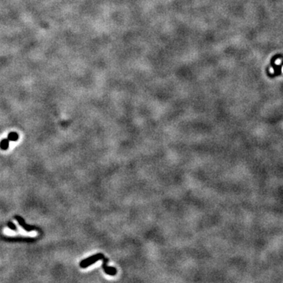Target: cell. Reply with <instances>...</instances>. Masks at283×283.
I'll use <instances>...</instances> for the list:
<instances>
[{
  "label": "cell",
  "instance_id": "1",
  "mask_svg": "<svg viewBox=\"0 0 283 283\" xmlns=\"http://www.w3.org/2000/svg\"><path fill=\"white\" fill-rule=\"evenodd\" d=\"M105 257L102 253H97V254H94L93 255V256H91V257L83 259V260L79 263V267L81 268H88V267H90V265L94 264V263H96L97 261L101 260V259H103Z\"/></svg>",
  "mask_w": 283,
  "mask_h": 283
},
{
  "label": "cell",
  "instance_id": "6",
  "mask_svg": "<svg viewBox=\"0 0 283 283\" xmlns=\"http://www.w3.org/2000/svg\"><path fill=\"white\" fill-rule=\"evenodd\" d=\"M7 226H8V227H9L10 229H11V230H13V231H17V226H16V225L14 223H12V222H8V223H7Z\"/></svg>",
  "mask_w": 283,
  "mask_h": 283
},
{
  "label": "cell",
  "instance_id": "4",
  "mask_svg": "<svg viewBox=\"0 0 283 283\" xmlns=\"http://www.w3.org/2000/svg\"><path fill=\"white\" fill-rule=\"evenodd\" d=\"M9 139L8 138H3L1 142H0V148L2 150H7L9 148Z\"/></svg>",
  "mask_w": 283,
  "mask_h": 283
},
{
  "label": "cell",
  "instance_id": "3",
  "mask_svg": "<svg viewBox=\"0 0 283 283\" xmlns=\"http://www.w3.org/2000/svg\"><path fill=\"white\" fill-rule=\"evenodd\" d=\"M14 218H15V220L18 222V223L20 224L21 226L26 231H34V230H38L37 227H35V226H31V225L27 224L26 223H25V220H24L21 216H20V215H15Z\"/></svg>",
  "mask_w": 283,
  "mask_h": 283
},
{
  "label": "cell",
  "instance_id": "2",
  "mask_svg": "<svg viewBox=\"0 0 283 283\" xmlns=\"http://www.w3.org/2000/svg\"><path fill=\"white\" fill-rule=\"evenodd\" d=\"M103 263H102V268H103V271H105V273H106L109 275H112V276H114L116 275V273H117V271L115 268L113 267H110V266H108V262H109V259L105 257L103 259Z\"/></svg>",
  "mask_w": 283,
  "mask_h": 283
},
{
  "label": "cell",
  "instance_id": "5",
  "mask_svg": "<svg viewBox=\"0 0 283 283\" xmlns=\"http://www.w3.org/2000/svg\"><path fill=\"white\" fill-rule=\"evenodd\" d=\"M8 139L9 141H12V142H16V141L18 140V138H19V135L17 132H10L9 135H8Z\"/></svg>",
  "mask_w": 283,
  "mask_h": 283
}]
</instances>
